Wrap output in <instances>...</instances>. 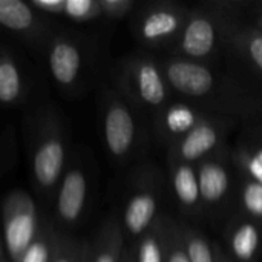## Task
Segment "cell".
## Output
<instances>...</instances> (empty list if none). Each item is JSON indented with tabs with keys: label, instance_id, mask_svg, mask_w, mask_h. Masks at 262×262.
<instances>
[{
	"label": "cell",
	"instance_id": "6da1fadb",
	"mask_svg": "<svg viewBox=\"0 0 262 262\" xmlns=\"http://www.w3.org/2000/svg\"><path fill=\"white\" fill-rule=\"evenodd\" d=\"M5 247L12 262H20L40 233L37 207L23 190H12L3 201Z\"/></svg>",
	"mask_w": 262,
	"mask_h": 262
},
{
	"label": "cell",
	"instance_id": "7a4b0ae2",
	"mask_svg": "<svg viewBox=\"0 0 262 262\" xmlns=\"http://www.w3.org/2000/svg\"><path fill=\"white\" fill-rule=\"evenodd\" d=\"M121 84L127 95L141 106L158 109L166 107L169 84L163 66L150 57H130L124 61L121 71Z\"/></svg>",
	"mask_w": 262,
	"mask_h": 262
},
{
	"label": "cell",
	"instance_id": "3957f363",
	"mask_svg": "<svg viewBox=\"0 0 262 262\" xmlns=\"http://www.w3.org/2000/svg\"><path fill=\"white\" fill-rule=\"evenodd\" d=\"M66 160V144L60 124L48 117L37 132L32 147V175L35 183L43 190H51L57 186Z\"/></svg>",
	"mask_w": 262,
	"mask_h": 262
},
{
	"label": "cell",
	"instance_id": "277c9868",
	"mask_svg": "<svg viewBox=\"0 0 262 262\" xmlns=\"http://www.w3.org/2000/svg\"><path fill=\"white\" fill-rule=\"evenodd\" d=\"M190 11L175 3H155L143 11L137 20V35L138 38L152 46L167 45L173 40H180Z\"/></svg>",
	"mask_w": 262,
	"mask_h": 262
},
{
	"label": "cell",
	"instance_id": "5b68a950",
	"mask_svg": "<svg viewBox=\"0 0 262 262\" xmlns=\"http://www.w3.org/2000/svg\"><path fill=\"white\" fill-rule=\"evenodd\" d=\"M163 72L169 88L187 98H204L216 89L213 72L196 60L186 57L169 58L163 64Z\"/></svg>",
	"mask_w": 262,
	"mask_h": 262
},
{
	"label": "cell",
	"instance_id": "8992f818",
	"mask_svg": "<svg viewBox=\"0 0 262 262\" xmlns=\"http://www.w3.org/2000/svg\"><path fill=\"white\" fill-rule=\"evenodd\" d=\"M103 137L109 154L124 160L134 149L137 140V121L124 101L111 95L103 114Z\"/></svg>",
	"mask_w": 262,
	"mask_h": 262
},
{
	"label": "cell",
	"instance_id": "52a82bcc",
	"mask_svg": "<svg viewBox=\"0 0 262 262\" xmlns=\"http://www.w3.org/2000/svg\"><path fill=\"white\" fill-rule=\"evenodd\" d=\"M224 135L223 121L206 117L189 134L172 144L169 161L170 163H189L207 160L213 150L220 146Z\"/></svg>",
	"mask_w": 262,
	"mask_h": 262
},
{
	"label": "cell",
	"instance_id": "ba28073f",
	"mask_svg": "<svg viewBox=\"0 0 262 262\" xmlns=\"http://www.w3.org/2000/svg\"><path fill=\"white\" fill-rule=\"evenodd\" d=\"M223 28L216 17L203 11H192L178 40V52L190 60L209 57L218 45Z\"/></svg>",
	"mask_w": 262,
	"mask_h": 262
},
{
	"label": "cell",
	"instance_id": "9c48e42d",
	"mask_svg": "<svg viewBox=\"0 0 262 262\" xmlns=\"http://www.w3.org/2000/svg\"><path fill=\"white\" fill-rule=\"evenodd\" d=\"M48 63L55 83L63 88H71L77 83L81 72V49L71 37L57 35L51 41Z\"/></svg>",
	"mask_w": 262,
	"mask_h": 262
},
{
	"label": "cell",
	"instance_id": "30bf717a",
	"mask_svg": "<svg viewBox=\"0 0 262 262\" xmlns=\"http://www.w3.org/2000/svg\"><path fill=\"white\" fill-rule=\"evenodd\" d=\"M88 196V180L80 167H71L60 184L57 195V216L63 224L72 226L80 221Z\"/></svg>",
	"mask_w": 262,
	"mask_h": 262
},
{
	"label": "cell",
	"instance_id": "8fae6325",
	"mask_svg": "<svg viewBox=\"0 0 262 262\" xmlns=\"http://www.w3.org/2000/svg\"><path fill=\"white\" fill-rule=\"evenodd\" d=\"M158 204L160 196L155 187L141 186L129 198L124 210V227L126 230L141 238L158 220Z\"/></svg>",
	"mask_w": 262,
	"mask_h": 262
},
{
	"label": "cell",
	"instance_id": "7c38bea8",
	"mask_svg": "<svg viewBox=\"0 0 262 262\" xmlns=\"http://www.w3.org/2000/svg\"><path fill=\"white\" fill-rule=\"evenodd\" d=\"M204 118L206 115H203L198 109L186 103H173L158 112L157 129L164 141H172L173 144L198 126Z\"/></svg>",
	"mask_w": 262,
	"mask_h": 262
},
{
	"label": "cell",
	"instance_id": "4fadbf2b",
	"mask_svg": "<svg viewBox=\"0 0 262 262\" xmlns=\"http://www.w3.org/2000/svg\"><path fill=\"white\" fill-rule=\"evenodd\" d=\"M227 244L238 262H253L261 247V224L247 215L232 220L227 229Z\"/></svg>",
	"mask_w": 262,
	"mask_h": 262
},
{
	"label": "cell",
	"instance_id": "5bb4252c",
	"mask_svg": "<svg viewBox=\"0 0 262 262\" xmlns=\"http://www.w3.org/2000/svg\"><path fill=\"white\" fill-rule=\"evenodd\" d=\"M200 192L203 204L218 206L224 201L230 189V173L223 161L207 158L198 167Z\"/></svg>",
	"mask_w": 262,
	"mask_h": 262
},
{
	"label": "cell",
	"instance_id": "9a60e30c",
	"mask_svg": "<svg viewBox=\"0 0 262 262\" xmlns=\"http://www.w3.org/2000/svg\"><path fill=\"white\" fill-rule=\"evenodd\" d=\"M170 180L173 193L187 212H196L203 204L198 170L189 163H170Z\"/></svg>",
	"mask_w": 262,
	"mask_h": 262
},
{
	"label": "cell",
	"instance_id": "2e32d148",
	"mask_svg": "<svg viewBox=\"0 0 262 262\" xmlns=\"http://www.w3.org/2000/svg\"><path fill=\"white\" fill-rule=\"evenodd\" d=\"M0 23L17 34L35 35L41 31L40 18L31 3L21 0H0Z\"/></svg>",
	"mask_w": 262,
	"mask_h": 262
},
{
	"label": "cell",
	"instance_id": "e0dca14e",
	"mask_svg": "<svg viewBox=\"0 0 262 262\" xmlns=\"http://www.w3.org/2000/svg\"><path fill=\"white\" fill-rule=\"evenodd\" d=\"M123 232L115 220H109L91 246L89 262H120L123 258Z\"/></svg>",
	"mask_w": 262,
	"mask_h": 262
},
{
	"label": "cell",
	"instance_id": "ac0fdd59",
	"mask_svg": "<svg viewBox=\"0 0 262 262\" xmlns=\"http://www.w3.org/2000/svg\"><path fill=\"white\" fill-rule=\"evenodd\" d=\"M170 223L158 220L141 238L137 247V262H166Z\"/></svg>",
	"mask_w": 262,
	"mask_h": 262
},
{
	"label": "cell",
	"instance_id": "d6986e66",
	"mask_svg": "<svg viewBox=\"0 0 262 262\" xmlns=\"http://www.w3.org/2000/svg\"><path fill=\"white\" fill-rule=\"evenodd\" d=\"M25 89L21 71L15 58L8 52L2 51L0 55V101L6 106H12L20 101Z\"/></svg>",
	"mask_w": 262,
	"mask_h": 262
},
{
	"label": "cell",
	"instance_id": "ffe728a7",
	"mask_svg": "<svg viewBox=\"0 0 262 262\" xmlns=\"http://www.w3.org/2000/svg\"><path fill=\"white\" fill-rule=\"evenodd\" d=\"M236 163L246 178L262 184V141L239 146L236 150Z\"/></svg>",
	"mask_w": 262,
	"mask_h": 262
},
{
	"label": "cell",
	"instance_id": "44dd1931",
	"mask_svg": "<svg viewBox=\"0 0 262 262\" xmlns=\"http://www.w3.org/2000/svg\"><path fill=\"white\" fill-rule=\"evenodd\" d=\"M183 244L190 262H218L215 247L196 230L181 229Z\"/></svg>",
	"mask_w": 262,
	"mask_h": 262
},
{
	"label": "cell",
	"instance_id": "7402d4cb",
	"mask_svg": "<svg viewBox=\"0 0 262 262\" xmlns=\"http://www.w3.org/2000/svg\"><path fill=\"white\" fill-rule=\"evenodd\" d=\"M58 238L51 229L40 230L35 241L25 252L20 262H52L55 256Z\"/></svg>",
	"mask_w": 262,
	"mask_h": 262
},
{
	"label": "cell",
	"instance_id": "603a6c76",
	"mask_svg": "<svg viewBox=\"0 0 262 262\" xmlns=\"http://www.w3.org/2000/svg\"><path fill=\"white\" fill-rule=\"evenodd\" d=\"M238 51L262 72V29H247L235 35Z\"/></svg>",
	"mask_w": 262,
	"mask_h": 262
},
{
	"label": "cell",
	"instance_id": "cb8c5ba5",
	"mask_svg": "<svg viewBox=\"0 0 262 262\" xmlns=\"http://www.w3.org/2000/svg\"><path fill=\"white\" fill-rule=\"evenodd\" d=\"M239 203L244 215L262 224V184L246 178L239 187Z\"/></svg>",
	"mask_w": 262,
	"mask_h": 262
},
{
	"label": "cell",
	"instance_id": "d4e9b609",
	"mask_svg": "<svg viewBox=\"0 0 262 262\" xmlns=\"http://www.w3.org/2000/svg\"><path fill=\"white\" fill-rule=\"evenodd\" d=\"M63 15L75 21H88L101 17L98 0H64Z\"/></svg>",
	"mask_w": 262,
	"mask_h": 262
},
{
	"label": "cell",
	"instance_id": "484cf974",
	"mask_svg": "<svg viewBox=\"0 0 262 262\" xmlns=\"http://www.w3.org/2000/svg\"><path fill=\"white\" fill-rule=\"evenodd\" d=\"M91 246L80 244L69 238H58L52 262H89Z\"/></svg>",
	"mask_w": 262,
	"mask_h": 262
},
{
	"label": "cell",
	"instance_id": "4316f807",
	"mask_svg": "<svg viewBox=\"0 0 262 262\" xmlns=\"http://www.w3.org/2000/svg\"><path fill=\"white\" fill-rule=\"evenodd\" d=\"M166 262H190L189 258H187L184 244H183L181 229L180 227H175V226H170L169 241H167Z\"/></svg>",
	"mask_w": 262,
	"mask_h": 262
},
{
	"label": "cell",
	"instance_id": "83f0119b",
	"mask_svg": "<svg viewBox=\"0 0 262 262\" xmlns=\"http://www.w3.org/2000/svg\"><path fill=\"white\" fill-rule=\"evenodd\" d=\"M103 15L111 18H121L127 15L135 3L132 0H98Z\"/></svg>",
	"mask_w": 262,
	"mask_h": 262
},
{
	"label": "cell",
	"instance_id": "f1b7e54d",
	"mask_svg": "<svg viewBox=\"0 0 262 262\" xmlns=\"http://www.w3.org/2000/svg\"><path fill=\"white\" fill-rule=\"evenodd\" d=\"M31 6L37 12L52 14V15H63L64 0H32Z\"/></svg>",
	"mask_w": 262,
	"mask_h": 262
},
{
	"label": "cell",
	"instance_id": "f546056e",
	"mask_svg": "<svg viewBox=\"0 0 262 262\" xmlns=\"http://www.w3.org/2000/svg\"><path fill=\"white\" fill-rule=\"evenodd\" d=\"M215 252H216V261L218 262H233L220 247H215Z\"/></svg>",
	"mask_w": 262,
	"mask_h": 262
},
{
	"label": "cell",
	"instance_id": "4dcf8cb0",
	"mask_svg": "<svg viewBox=\"0 0 262 262\" xmlns=\"http://www.w3.org/2000/svg\"><path fill=\"white\" fill-rule=\"evenodd\" d=\"M120 262H137V255L134 253V250H127L123 253V258Z\"/></svg>",
	"mask_w": 262,
	"mask_h": 262
},
{
	"label": "cell",
	"instance_id": "1f68e13d",
	"mask_svg": "<svg viewBox=\"0 0 262 262\" xmlns=\"http://www.w3.org/2000/svg\"><path fill=\"white\" fill-rule=\"evenodd\" d=\"M259 29H262V15L259 17Z\"/></svg>",
	"mask_w": 262,
	"mask_h": 262
},
{
	"label": "cell",
	"instance_id": "d6a6232c",
	"mask_svg": "<svg viewBox=\"0 0 262 262\" xmlns=\"http://www.w3.org/2000/svg\"><path fill=\"white\" fill-rule=\"evenodd\" d=\"M2 262H8V261H6V259H3V261H2Z\"/></svg>",
	"mask_w": 262,
	"mask_h": 262
},
{
	"label": "cell",
	"instance_id": "836d02e7",
	"mask_svg": "<svg viewBox=\"0 0 262 262\" xmlns=\"http://www.w3.org/2000/svg\"><path fill=\"white\" fill-rule=\"evenodd\" d=\"M89 256H91V255H89Z\"/></svg>",
	"mask_w": 262,
	"mask_h": 262
}]
</instances>
